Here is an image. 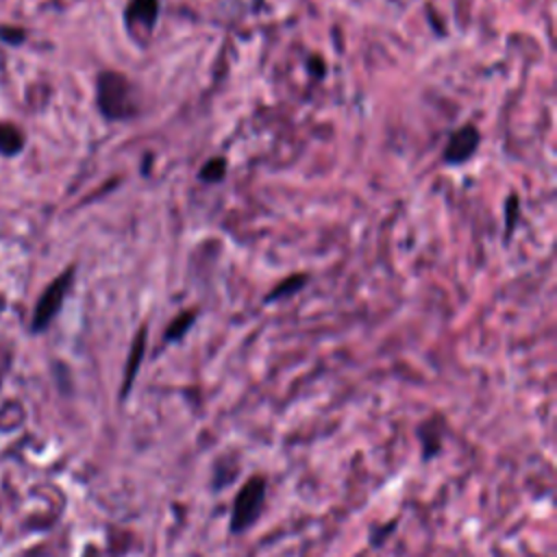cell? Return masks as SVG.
Masks as SVG:
<instances>
[{"label":"cell","instance_id":"cell-2","mask_svg":"<svg viewBox=\"0 0 557 557\" xmlns=\"http://www.w3.org/2000/svg\"><path fill=\"white\" fill-rule=\"evenodd\" d=\"M74 281V265L65 268L57 278H52L46 289L41 292V296L37 298L35 311H33V320H30V331L33 333H41L50 326V322L54 320V315L59 313L70 287Z\"/></svg>","mask_w":557,"mask_h":557},{"label":"cell","instance_id":"cell-3","mask_svg":"<svg viewBox=\"0 0 557 557\" xmlns=\"http://www.w3.org/2000/svg\"><path fill=\"white\" fill-rule=\"evenodd\" d=\"M263 496H265V479L259 474L250 476L244 483V487L237 492L235 503H233V511H231V531L233 533H242L255 524V520L261 513Z\"/></svg>","mask_w":557,"mask_h":557},{"label":"cell","instance_id":"cell-6","mask_svg":"<svg viewBox=\"0 0 557 557\" xmlns=\"http://www.w3.org/2000/svg\"><path fill=\"white\" fill-rule=\"evenodd\" d=\"M146 337H148V329L141 326L133 339V346H131V352H128V361H126V370H124V381H122V389H120V396L124 398L128 394V389L133 387V381H135V374L139 370V363L144 359V352H146Z\"/></svg>","mask_w":557,"mask_h":557},{"label":"cell","instance_id":"cell-4","mask_svg":"<svg viewBox=\"0 0 557 557\" xmlns=\"http://www.w3.org/2000/svg\"><path fill=\"white\" fill-rule=\"evenodd\" d=\"M479 141H481V135H479L476 126L474 124H463V126H459L457 131H453L448 135L442 159L450 165H461L476 152Z\"/></svg>","mask_w":557,"mask_h":557},{"label":"cell","instance_id":"cell-10","mask_svg":"<svg viewBox=\"0 0 557 557\" xmlns=\"http://www.w3.org/2000/svg\"><path fill=\"white\" fill-rule=\"evenodd\" d=\"M224 174H226V161L222 157H213L200 168L198 178L205 183H220L224 178Z\"/></svg>","mask_w":557,"mask_h":557},{"label":"cell","instance_id":"cell-12","mask_svg":"<svg viewBox=\"0 0 557 557\" xmlns=\"http://www.w3.org/2000/svg\"><path fill=\"white\" fill-rule=\"evenodd\" d=\"M516 211H518V200H516V196H511L507 202V231H511V226H513Z\"/></svg>","mask_w":557,"mask_h":557},{"label":"cell","instance_id":"cell-7","mask_svg":"<svg viewBox=\"0 0 557 557\" xmlns=\"http://www.w3.org/2000/svg\"><path fill=\"white\" fill-rule=\"evenodd\" d=\"M26 135L13 122H0V154L2 157H17L24 150Z\"/></svg>","mask_w":557,"mask_h":557},{"label":"cell","instance_id":"cell-1","mask_svg":"<svg viewBox=\"0 0 557 557\" xmlns=\"http://www.w3.org/2000/svg\"><path fill=\"white\" fill-rule=\"evenodd\" d=\"M96 104L104 120L122 122L137 115L135 87L122 72L104 70L96 78Z\"/></svg>","mask_w":557,"mask_h":557},{"label":"cell","instance_id":"cell-5","mask_svg":"<svg viewBox=\"0 0 557 557\" xmlns=\"http://www.w3.org/2000/svg\"><path fill=\"white\" fill-rule=\"evenodd\" d=\"M159 17V0H128L124 9V24L131 33H150Z\"/></svg>","mask_w":557,"mask_h":557},{"label":"cell","instance_id":"cell-11","mask_svg":"<svg viewBox=\"0 0 557 557\" xmlns=\"http://www.w3.org/2000/svg\"><path fill=\"white\" fill-rule=\"evenodd\" d=\"M0 37L4 39V41H13V44H20L22 39H24V30H20V28H0Z\"/></svg>","mask_w":557,"mask_h":557},{"label":"cell","instance_id":"cell-9","mask_svg":"<svg viewBox=\"0 0 557 557\" xmlns=\"http://www.w3.org/2000/svg\"><path fill=\"white\" fill-rule=\"evenodd\" d=\"M194 320H196V311H183L181 315H176V318L170 322L168 331H165V342L181 339V337L187 333V329L194 324Z\"/></svg>","mask_w":557,"mask_h":557},{"label":"cell","instance_id":"cell-8","mask_svg":"<svg viewBox=\"0 0 557 557\" xmlns=\"http://www.w3.org/2000/svg\"><path fill=\"white\" fill-rule=\"evenodd\" d=\"M307 281H309V274H289L281 283H276L272 287V292L263 300L265 302H274V300H281V298H289L296 292H300L307 285Z\"/></svg>","mask_w":557,"mask_h":557}]
</instances>
